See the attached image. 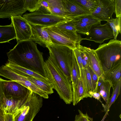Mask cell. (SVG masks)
Wrapping results in <instances>:
<instances>
[{"label": "cell", "instance_id": "obj_1", "mask_svg": "<svg viewBox=\"0 0 121 121\" xmlns=\"http://www.w3.org/2000/svg\"><path fill=\"white\" fill-rule=\"evenodd\" d=\"M7 54L8 60L47 78L43 53L38 49L36 44L31 39L17 42Z\"/></svg>", "mask_w": 121, "mask_h": 121}, {"label": "cell", "instance_id": "obj_2", "mask_svg": "<svg viewBox=\"0 0 121 121\" xmlns=\"http://www.w3.org/2000/svg\"><path fill=\"white\" fill-rule=\"evenodd\" d=\"M45 69L47 78L60 98L66 104L73 101V92L71 82L66 78L54 62L49 57L45 62Z\"/></svg>", "mask_w": 121, "mask_h": 121}, {"label": "cell", "instance_id": "obj_3", "mask_svg": "<svg viewBox=\"0 0 121 121\" xmlns=\"http://www.w3.org/2000/svg\"><path fill=\"white\" fill-rule=\"evenodd\" d=\"M104 73L121 63V41L111 39L94 50Z\"/></svg>", "mask_w": 121, "mask_h": 121}, {"label": "cell", "instance_id": "obj_4", "mask_svg": "<svg viewBox=\"0 0 121 121\" xmlns=\"http://www.w3.org/2000/svg\"><path fill=\"white\" fill-rule=\"evenodd\" d=\"M49 57L55 63L67 78L71 82L73 50L65 46L48 44Z\"/></svg>", "mask_w": 121, "mask_h": 121}, {"label": "cell", "instance_id": "obj_5", "mask_svg": "<svg viewBox=\"0 0 121 121\" xmlns=\"http://www.w3.org/2000/svg\"><path fill=\"white\" fill-rule=\"evenodd\" d=\"M45 28L52 43L67 46L73 50L78 47L84 40L77 32L61 29L55 26L45 27Z\"/></svg>", "mask_w": 121, "mask_h": 121}, {"label": "cell", "instance_id": "obj_6", "mask_svg": "<svg viewBox=\"0 0 121 121\" xmlns=\"http://www.w3.org/2000/svg\"><path fill=\"white\" fill-rule=\"evenodd\" d=\"M42 97L31 91L25 102L13 114V121H32L43 105Z\"/></svg>", "mask_w": 121, "mask_h": 121}, {"label": "cell", "instance_id": "obj_7", "mask_svg": "<svg viewBox=\"0 0 121 121\" xmlns=\"http://www.w3.org/2000/svg\"><path fill=\"white\" fill-rule=\"evenodd\" d=\"M31 26L39 25L45 27L54 26L63 22L72 19L56 15L46 14L38 11L26 13L23 15Z\"/></svg>", "mask_w": 121, "mask_h": 121}, {"label": "cell", "instance_id": "obj_8", "mask_svg": "<svg viewBox=\"0 0 121 121\" xmlns=\"http://www.w3.org/2000/svg\"><path fill=\"white\" fill-rule=\"evenodd\" d=\"M27 10L24 0H0V18L21 16Z\"/></svg>", "mask_w": 121, "mask_h": 121}, {"label": "cell", "instance_id": "obj_9", "mask_svg": "<svg viewBox=\"0 0 121 121\" xmlns=\"http://www.w3.org/2000/svg\"><path fill=\"white\" fill-rule=\"evenodd\" d=\"M113 38L112 30L107 22L102 24L101 22L93 25L88 34L84 40L93 41L101 44L107 39Z\"/></svg>", "mask_w": 121, "mask_h": 121}, {"label": "cell", "instance_id": "obj_10", "mask_svg": "<svg viewBox=\"0 0 121 121\" xmlns=\"http://www.w3.org/2000/svg\"><path fill=\"white\" fill-rule=\"evenodd\" d=\"M4 93L8 99H23L30 94L31 90L16 82L6 80L3 87Z\"/></svg>", "mask_w": 121, "mask_h": 121}, {"label": "cell", "instance_id": "obj_11", "mask_svg": "<svg viewBox=\"0 0 121 121\" xmlns=\"http://www.w3.org/2000/svg\"><path fill=\"white\" fill-rule=\"evenodd\" d=\"M17 42L30 39L32 35L31 26L27 21L21 16L11 17Z\"/></svg>", "mask_w": 121, "mask_h": 121}, {"label": "cell", "instance_id": "obj_12", "mask_svg": "<svg viewBox=\"0 0 121 121\" xmlns=\"http://www.w3.org/2000/svg\"><path fill=\"white\" fill-rule=\"evenodd\" d=\"M114 8L113 0H99L96 8L91 14L101 21L107 22L112 17Z\"/></svg>", "mask_w": 121, "mask_h": 121}, {"label": "cell", "instance_id": "obj_13", "mask_svg": "<svg viewBox=\"0 0 121 121\" xmlns=\"http://www.w3.org/2000/svg\"><path fill=\"white\" fill-rule=\"evenodd\" d=\"M7 78L22 85L42 97L45 99H48L49 97L48 94L38 87L26 78L16 73L12 70H10L8 73Z\"/></svg>", "mask_w": 121, "mask_h": 121}, {"label": "cell", "instance_id": "obj_14", "mask_svg": "<svg viewBox=\"0 0 121 121\" xmlns=\"http://www.w3.org/2000/svg\"><path fill=\"white\" fill-rule=\"evenodd\" d=\"M62 1L66 18L72 19L80 16L91 14L74 0H62Z\"/></svg>", "mask_w": 121, "mask_h": 121}, {"label": "cell", "instance_id": "obj_15", "mask_svg": "<svg viewBox=\"0 0 121 121\" xmlns=\"http://www.w3.org/2000/svg\"><path fill=\"white\" fill-rule=\"evenodd\" d=\"M31 26L32 35L30 39L35 43L44 48L47 44L52 43L49 36L45 28V26L33 25Z\"/></svg>", "mask_w": 121, "mask_h": 121}, {"label": "cell", "instance_id": "obj_16", "mask_svg": "<svg viewBox=\"0 0 121 121\" xmlns=\"http://www.w3.org/2000/svg\"><path fill=\"white\" fill-rule=\"evenodd\" d=\"M5 65L9 67L16 73L24 77H34L47 84H51L47 78L44 77L32 71L19 66L8 60Z\"/></svg>", "mask_w": 121, "mask_h": 121}, {"label": "cell", "instance_id": "obj_17", "mask_svg": "<svg viewBox=\"0 0 121 121\" xmlns=\"http://www.w3.org/2000/svg\"><path fill=\"white\" fill-rule=\"evenodd\" d=\"M83 48L88 58V65L99 78L103 75L104 73L94 50L84 46Z\"/></svg>", "mask_w": 121, "mask_h": 121}, {"label": "cell", "instance_id": "obj_18", "mask_svg": "<svg viewBox=\"0 0 121 121\" xmlns=\"http://www.w3.org/2000/svg\"><path fill=\"white\" fill-rule=\"evenodd\" d=\"M112 87L111 83L104 79L103 75L99 78L97 92L99 93L101 96L105 101V105L102 106L105 112H107L110 99V91Z\"/></svg>", "mask_w": 121, "mask_h": 121}, {"label": "cell", "instance_id": "obj_19", "mask_svg": "<svg viewBox=\"0 0 121 121\" xmlns=\"http://www.w3.org/2000/svg\"><path fill=\"white\" fill-rule=\"evenodd\" d=\"M29 95L23 99L17 100L12 99H8L5 97H4L2 101V107L5 113L13 114L26 101Z\"/></svg>", "mask_w": 121, "mask_h": 121}, {"label": "cell", "instance_id": "obj_20", "mask_svg": "<svg viewBox=\"0 0 121 121\" xmlns=\"http://www.w3.org/2000/svg\"><path fill=\"white\" fill-rule=\"evenodd\" d=\"M80 77L82 79L86 98L92 97L93 92L92 83L88 68H79Z\"/></svg>", "mask_w": 121, "mask_h": 121}, {"label": "cell", "instance_id": "obj_21", "mask_svg": "<svg viewBox=\"0 0 121 121\" xmlns=\"http://www.w3.org/2000/svg\"><path fill=\"white\" fill-rule=\"evenodd\" d=\"M121 63L118 64L104 73V79L109 81L113 88L121 79Z\"/></svg>", "mask_w": 121, "mask_h": 121}, {"label": "cell", "instance_id": "obj_22", "mask_svg": "<svg viewBox=\"0 0 121 121\" xmlns=\"http://www.w3.org/2000/svg\"><path fill=\"white\" fill-rule=\"evenodd\" d=\"M15 39L16 34L12 22L9 25L0 26V43L9 42Z\"/></svg>", "mask_w": 121, "mask_h": 121}, {"label": "cell", "instance_id": "obj_23", "mask_svg": "<svg viewBox=\"0 0 121 121\" xmlns=\"http://www.w3.org/2000/svg\"><path fill=\"white\" fill-rule=\"evenodd\" d=\"M80 77L79 67L74 52L73 56L71 79L73 96L75 94Z\"/></svg>", "mask_w": 121, "mask_h": 121}, {"label": "cell", "instance_id": "obj_24", "mask_svg": "<svg viewBox=\"0 0 121 121\" xmlns=\"http://www.w3.org/2000/svg\"><path fill=\"white\" fill-rule=\"evenodd\" d=\"M52 14L66 17L62 0H46Z\"/></svg>", "mask_w": 121, "mask_h": 121}, {"label": "cell", "instance_id": "obj_25", "mask_svg": "<svg viewBox=\"0 0 121 121\" xmlns=\"http://www.w3.org/2000/svg\"><path fill=\"white\" fill-rule=\"evenodd\" d=\"M28 79L31 82L38 87L48 94H50L54 93L51 84H47L34 77H27Z\"/></svg>", "mask_w": 121, "mask_h": 121}, {"label": "cell", "instance_id": "obj_26", "mask_svg": "<svg viewBox=\"0 0 121 121\" xmlns=\"http://www.w3.org/2000/svg\"><path fill=\"white\" fill-rule=\"evenodd\" d=\"M107 22L112 30L114 39H116L118 35L121 32V16L115 18L112 17Z\"/></svg>", "mask_w": 121, "mask_h": 121}, {"label": "cell", "instance_id": "obj_27", "mask_svg": "<svg viewBox=\"0 0 121 121\" xmlns=\"http://www.w3.org/2000/svg\"><path fill=\"white\" fill-rule=\"evenodd\" d=\"M86 98L83 83L80 77L75 95L73 96V104L75 106L84 98Z\"/></svg>", "mask_w": 121, "mask_h": 121}, {"label": "cell", "instance_id": "obj_28", "mask_svg": "<svg viewBox=\"0 0 121 121\" xmlns=\"http://www.w3.org/2000/svg\"><path fill=\"white\" fill-rule=\"evenodd\" d=\"M91 13L95 9L99 0H74Z\"/></svg>", "mask_w": 121, "mask_h": 121}, {"label": "cell", "instance_id": "obj_29", "mask_svg": "<svg viewBox=\"0 0 121 121\" xmlns=\"http://www.w3.org/2000/svg\"><path fill=\"white\" fill-rule=\"evenodd\" d=\"M74 23L77 33L87 35L89 30L93 24L91 23L80 22L72 19Z\"/></svg>", "mask_w": 121, "mask_h": 121}, {"label": "cell", "instance_id": "obj_30", "mask_svg": "<svg viewBox=\"0 0 121 121\" xmlns=\"http://www.w3.org/2000/svg\"><path fill=\"white\" fill-rule=\"evenodd\" d=\"M121 86V79L116 84L113 88V91L112 96L110 98L109 102L107 108L106 113L109 110L110 108L113 104L117 98L120 93V89Z\"/></svg>", "mask_w": 121, "mask_h": 121}, {"label": "cell", "instance_id": "obj_31", "mask_svg": "<svg viewBox=\"0 0 121 121\" xmlns=\"http://www.w3.org/2000/svg\"><path fill=\"white\" fill-rule=\"evenodd\" d=\"M26 9L31 13L37 11L40 5L41 0H24Z\"/></svg>", "mask_w": 121, "mask_h": 121}, {"label": "cell", "instance_id": "obj_32", "mask_svg": "<svg viewBox=\"0 0 121 121\" xmlns=\"http://www.w3.org/2000/svg\"><path fill=\"white\" fill-rule=\"evenodd\" d=\"M72 19L79 22L94 24L101 21L94 17L91 14L80 16Z\"/></svg>", "mask_w": 121, "mask_h": 121}, {"label": "cell", "instance_id": "obj_33", "mask_svg": "<svg viewBox=\"0 0 121 121\" xmlns=\"http://www.w3.org/2000/svg\"><path fill=\"white\" fill-rule=\"evenodd\" d=\"M55 26L61 29L76 32L75 25L72 19L60 23Z\"/></svg>", "mask_w": 121, "mask_h": 121}, {"label": "cell", "instance_id": "obj_34", "mask_svg": "<svg viewBox=\"0 0 121 121\" xmlns=\"http://www.w3.org/2000/svg\"><path fill=\"white\" fill-rule=\"evenodd\" d=\"M46 14H52L46 0H41L40 7L37 11Z\"/></svg>", "mask_w": 121, "mask_h": 121}, {"label": "cell", "instance_id": "obj_35", "mask_svg": "<svg viewBox=\"0 0 121 121\" xmlns=\"http://www.w3.org/2000/svg\"><path fill=\"white\" fill-rule=\"evenodd\" d=\"M88 68L92 83L93 92H97L99 78L96 74L89 65Z\"/></svg>", "mask_w": 121, "mask_h": 121}, {"label": "cell", "instance_id": "obj_36", "mask_svg": "<svg viewBox=\"0 0 121 121\" xmlns=\"http://www.w3.org/2000/svg\"><path fill=\"white\" fill-rule=\"evenodd\" d=\"M78 48L81 57L83 68H85L88 66L87 58L85 53L83 46L80 45Z\"/></svg>", "mask_w": 121, "mask_h": 121}, {"label": "cell", "instance_id": "obj_37", "mask_svg": "<svg viewBox=\"0 0 121 121\" xmlns=\"http://www.w3.org/2000/svg\"><path fill=\"white\" fill-rule=\"evenodd\" d=\"M79 114L76 115L74 121H93L92 118L90 117L86 113H83L80 110H78Z\"/></svg>", "mask_w": 121, "mask_h": 121}, {"label": "cell", "instance_id": "obj_38", "mask_svg": "<svg viewBox=\"0 0 121 121\" xmlns=\"http://www.w3.org/2000/svg\"><path fill=\"white\" fill-rule=\"evenodd\" d=\"M114 4V12L116 18L121 15V0H113Z\"/></svg>", "mask_w": 121, "mask_h": 121}, {"label": "cell", "instance_id": "obj_39", "mask_svg": "<svg viewBox=\"0 0 121 121\" xmlns=\"http://www.w3.org/2000/svg\"><path fill=\"white\" fill-rule=\"evenodd\" d=\"M5 80L0 78V107L2 108V101L3 98L5 97L4 93L3 87Z\"/></svg>", "mask_w": 121, "mask_h": 121}, {"label": "cell", "instance_id": "obj_40", "mask_svg": "<svg viewBox=\"0 0 121 121\" xmlns=\"http://www.w3.org/2000/svg\"><path fill=\"white\" fill-rule=\"evenodd\" d=\"M4 121H13V114L5 113Z\"/></svg>", "mask_w": 121, "mask_h": 121}, {"label": "cell", "instance_id": "obj_41", "mask_svg": "<svg viewBox=\"0 0 121 121\" xmlns=\"http://www.w3.org/2000/svg\"><path fill=\"white\" fill-rule=\"evenodd\" d=\"M92 97H93L95 99L99 100L101 103L102 104H103L100 101V99L101 96L99 93L97 92H93L92 95Z\"/></svg>", "mask_w": 121, "mask_h": 121}, {"label": "cell", "instance_id": "obj_42", "mask_svg": "<svg viewBox=\"0 0 121 121\" xmlns=\"http://www.w3.org/2000/svg\"><path fill=\"white\" fill-rule=\"evenodd\" d=\"M5 114L2 108L0 107V121H4Z\"/></svg>", "mask_w": 121, "mask_h": 121}]
</instances>
